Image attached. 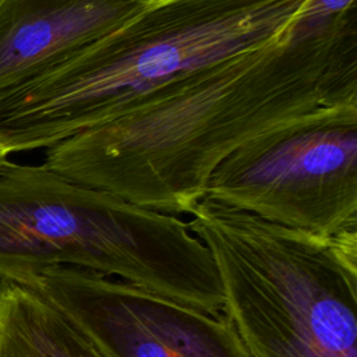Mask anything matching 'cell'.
Here are the masks:
<instances>
[{"instance_id":"6","label":"cell","mask_w":357,"mask_h":357,"mask_svg":"<svg viewBox=\"0 0 357 357\" xmlns=\"http://www.w3.org/2000/svg\"><path fill=\"white\" fill-rule=\"evenodd\" d=\"M20 284L54 304L103 357H251L225 315L91 269L52 266Z\"/></svg>"},{"instance_id":"7","label":"cell","mask_w":357,"mask_h":357,"mask_svg":"<svg viewBox=\"0 0 357 357\" xmlns=\"http://www.w3.org/2000/svg\"><path fill=\"white\" fill-rule=\"evenodd\" d=\"M145 0H0V91L106 35Z\"/></svg>"},{"instance_id":"1","label":"cell","mask_w":357,"mask_h":357,"mask_svg":"<svg viewBox=\"0 0 357 357\" xmlns=\"http://www.w3.org/2000/svg\"><path fill=\"white\" fill-rule=\"evenodd\" d=\"M357 102V6L310 0L275 39L219 60L119 119L46 148L43 165L134 205L191 213L247 141L321 106Z\"/></svg>"},{"instance_id":"4","label":"cell","mask_w":357,"mask_h":357,"mask_svg":"<svg viewBox=\"0 0 357 357\" xmlns=\"http://www.w3.org/2000/svg\"><path fill=\"white\" fill-rule=\"evenodd\" d=\"M52 266L116 276L187 305L213 278L188 223L74 183L42 165L0 163V279L22 283Z\"/></svg>"},{"instance_id":"2","label":"cell","mask_w":357,"mask_h":357,"mask_svg":"<svg viewBox=\"0 0 357 357\" xmlns=\"http://www.w3.org/2000/svg\"><path fill=\"white\" fill-rule=\"evenodd\" d=\"M310 0H145L106 35L0 91L8 155L113 121L163 86L286 32Z\"/></svg>"},{"instance_id":"8","label":"cell","mask_w":357,"mask_h":357,"mask_svg":"<svg viewBox=\"0 0 357 357\" xmlns=\"http://www.w3.org/2000/svg\"><path fill=\"white\" fill-rule=\"evenodd\" d=\"M0 357H103L36 290L0 279Z\"/></svg>"},{"instance_id":"5","label":"cell","mask_w":357,"mask_h":357,"mask_svg":"<svg viewBox=\"0 0 357 357\" xmlns=\"http://www.w3.org/2000/svg\"><path fill=\"white\" fill-rule=\"evenodd\" d=\"M205 198L321 236L357 230V102L247 141L212 173Z\"/></svg>"},{"instance_id":"3","label":"cell","mask_w":357,"mask_h":357,"mask_svg":"<svg viewBox=\"0 0 357 357\" xmlns=\"http://www.w3.org/2000/svg\"><path fill=\"white\" fill-rule=\"evenodd\" d=\"M190 215L251 357H357V230L321 236L208 198Z\"/></svg>"},{"instance_id":"9","label":"cell","mask_w":357,"mask_h":357,"mask_svg":"<svg viewBox=\"0 0 357 357\" xmlns=\"http://www.w3.org/2000/svg\"><path fill=\"white\" fill-rule=\"evenodd\" d=\"M8 152H7V149H6V146L3 145V142L0 141V163L3 162V160H6V159H8Z\"/></svg>"}]
</instances>
